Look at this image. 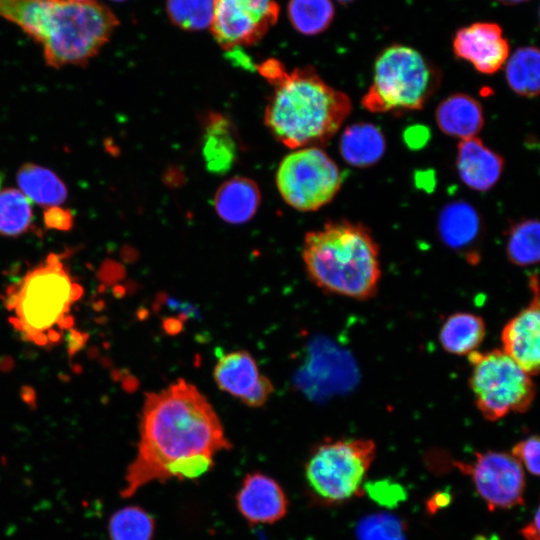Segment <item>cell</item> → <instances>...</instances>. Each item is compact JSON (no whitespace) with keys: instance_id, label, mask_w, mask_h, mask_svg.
Here are the masks:
<instances>
[{"instance_id":"1","label":"cell","mask_w":540,"mask_h":540,"mask_svg":"<svg viewBox=\"0 0 540 540\" xmlns=\"http://www.w3.org/2000/svg\"><path fill=\"white\" fill-rule=\"evenodd\" d=\"M139 428L138 450L125 474L123 497L153 481L198 478L212 468L218 452L231 448L211 404L183 379L146 396Z\"/></svg>"},{"instance_id":"2","label":"cell","mask_w":540,"mask_h":540,"mask_svg":"<svg viewBox=\"0 0 540 540\" xmlns=\"http://www.w3.org/2000/svg\"><path fill=\"white\" fill-rule=\"evenodd\" d=\"M259 71L274 87L265 109V124L287 147L325 144L352 111L350 98L329 86L314 68L287 72L279 61L267 60Z\"/></svg>"},{"instance_id":"3","label":"cell","mask_w":540,"mask_h":540,"mask_svg":"<svg viewBox=\"0 0 540 540\" xmlns=\"http://www.w3.org/2000/svg\"><path fill=\"white\" fill-rule=\"evenodd\" d=\"M0 18L39 43L53 68L85 65L119 25L114 12L95 0H0Z\"/></svg>"},{"instance_id":"4","label":"cell","mask_w":540,"mask_h":540,"mask_svg":"<svg viewBox=\"0 0 540 540\" xmlns=\"http://www.w3.org/2000/svg\"><path fill=\"white\" fill-rule=\"evenodd\" d=\"M302 257L309 278L326 292L366 300L378 290L379 248L360 223L333 221L307 233Z\"/></svg>"},{"instance_id":"5","label":"cell","mask_w":540,"mask_h":540,"mask_svg":"<svg viewBox=\"0 0 540 540\" xmlns=\"http://www.w3.org/2000/svg\"><path fill=\"white\" fill-rule=\"evenodd\" d=\"M83 288L72 278L62 258L50 254L7 291L6 307L21 335L37 345L55 344L73 324V304Z\"/></svg>"},{"instance_id":"6","label":"cell","mask_w":540,"mask_h":540,"mask_svg":"<svg viewBox=\"0 0 540 540\" xmlns=\"http://www.w3.org/2000/svg\"><path fill=\"white\" fill-rule=\"evenodd\" d=\"M440 83L438 69L417 50L392 44L377 56L362 105L373 113L423 108Z\"/></svg>"},{"instance_id":"7","label":"cell","mask_w":540,"mask_h":540,"mask_svg":"<svg viewBox=\"0 0 540 540\" xmlns=\"http://www.w3.org/2000/svg\"><path fill=\"white\" fill-rule=\"evenodd\" d=\"M468 360L469 386L475 405L486 420L494 422L531 407L536 395L532 376L503 350L473 351Z\"/></svg>"},{"instance_id":"8","label":"cell","mask_w":540,"mask_h":540,"mask_svg":"<svg viewBox=\"0 0 540 540\" xmlns=\"http://www.w3.org/2000/svg\"><path fill=\"white\" fill-rule=\"evenodd\" d=\"M376 455L370 439H344L318 446L305 466L312 492L322 501L334 504L359 496L367 471Z\"/></svg>"},{"instance_id":"9","label":"cell","mask_w":540,"mask_h":540,"mask_svg":"<svg viewBox=\"0 0 540 540\" xmlns=\"http://www.w3.org/2000/svg\"><path fill=\"white\" fill-rule=\"evenodd\" d=\"M342 181L336 162L315 146L288 154L276 173L277 188L284 201L303 212L328 204L340 190Z\"/></svg>"},{"instance_id":"10","label":"cell","mask_w":540,"mask_h":540,"mask_svg":"<svg viewBox=\"0 0 540 540\" xmlns=\"http://www.w3.org/2000/svg\"><path fill=\"white\" fill-rule=\"evenodd\" d=\"M456 466L471 476L489 510L508 509L523 504L524 470L511 454L497 451L475 453L473 463H456Z\"/></svg>"},{"instance_id":"11","label":"cell","mask_w":540,"mask_h":540,"mask_svg":"<svg viewBox=\"0 0 540 540\" xmlns=\"http://www.w3.org/2000/svg\"><path fill=\"white\" fill-rule=\"evenodd\" d=\"M275 0H215L212 33L225 50L258 42L278 19Z\"/></svg>"},{"instance_id":"12","label":"cell","mask_w":540,"mask_h":540,"mask_svg":"<svg viewBox=\"0 0 540 540\" xmlns=\"http://www.w3.org/2000/svg\"><path fill=\"white\" fill-rule=\"evenodd\" d=\"M213 378L220 390L253 408L263 406L274 390L254 357L245 350L221 355L214 366Z\"/></svg>"},{"instance_id":"13","label":"cell","mask_w":540,"mask_h":540,"mask_svg":"<svg viewBox=\"0 0 540 540\" xmlns=\"http://www.w3.org/2000/svg\"><path fill=\"white\" fill-rule=\"evenodd\" d=\"M453 52L482 74L491 75L500 70L509 57V43L500 25L476 22L456 31Z\"/></svg>"},{"instance_id":"14","label":"cell","mask_w":540,"mask_h":540,"mask_svg":"<svg viewBox=\"0 0 540 540\" xmlns=\"http://www.w3.org/2000/svg\"><path fill=\"white\" fill-rule=\"evenodd\" d=\"M540 313L538 293L510 319L501 333L503 351L532 377L540 365Z\"/></svg>"},{"instance_id":"15","label":"cell","mask_w":540,"mask_h":540,"mask_svg":"<svg viewBox=\"0 0 540 540\" xmlns=\"http://www.w3.org/2000/svg\"><path fill=\"white\" fill-rule=\"evenodd\" d=\"M236 504L251 524H272L283 518L288 501L281 486L262 473L248 474L237 493Z\"/></svg>"},{"instance_id":"16","label":"cell","mask_w":540,"mask_h":540,"mask_svg":"<svg viewBox=\"0 0 540 540\" xmlns=\"http://www.w3.org/2000/svg\"><path fill=\"white\" fill-rule=\"evenodd\" d=\"M456 167L466 186L476 191H487L500 179L504 160L478 137H473L459 142Z\"/></svg>"},{"instance_id":"17","label":"cell","mask_w":540,"mask_h":540,"mask_svg":"<svg viewBox=\"0 0 540 540\" xmlns=\"http://www.w3.org/2000/svg\"><path fill=\"white\" fill-rule=\"evenodd\" d=\"M435 118L443 133L460 140L476 137L484 125L481 104L464 93L445 98L438 105Z\"/></svg>"},{"instance_id":"18","label":"cell","mask_w":540,"mask_h":540,"mask_svg":"<svg viewBox=\"0 0 540 540\" xmlns=\"http://www.w3.org/2000/svg\"><path fill=\"white\" fill-rule=\"evenodd\" d=\"M260 204V192L254 181L233 177L224 182L214 197V207L219 217L232 224L249 221Z\"/></svg>"},{"instance_id":"19","label":"cell","mask_w":540,"mask_h":540,"mask_svg":"<svg viewBox=\"0 0 540 540\" xmlns=\"http://www.w3.org/2000/svg\"><path fill=\"white\" fill-rule=\"evenodd\" d=\"M339 150L342 158L354 167H369L384 155L386 141L381 130L372 123H354L341 135Z\"/></svg>"},{"instance_id":"20","label":"cell","mask_w":540,"mask_h":540,"mask_svg":"<svg viewBox=\"0 0 540 540\" xmlns=\"http://www.w3.org/2000/svg\"><path fill=\"white\" fill-rule=\"evenodd\" d=\"M486 335V324L482 317L469 312L450 315L439 331V342L448 353L469 355L480 346Z\"/></svg>"},{"instance_id":"21","label":"cell","mask_w":540,"mask_h":540,"mask_svg":"<svg viewBox=\"0 0 540 540\" xmlns=\"http://www.w3.org/2000/svg\"><path fill=\"white\" fill-rule=\"evenodd\" d=\"M19 190L31 203L52 207L61 205L67 198V187L52 170L32 163L24 164L17 172Z\"/></svg>"},{"instance_id":"22","label":"cell","mask_w":540,"mask_h":540,"mask_svg":"<svg viewBox=\"0 0 540 540\" xmlns=\"http://www.w3.org/2000/svg\"><path fill=\"white\" fill-rule=\"evenodd\" d=\"M479 230V215L467 202L449 203L439 214V235L442 241L453 249H462L471 244L478 236Z\"/></svg>"},{"instance_id":"23","label":"cell","mask_w":540,"mask_h":540,"mask_svg":"<svg viewBox=\"0 0 540 540\" xmlns=\"http://www.w3.org/2000/svg\"><path fill=\"white\" fill-rule=\"evenodd\" d=\"M237 146L228 120L210 114L205 126L203 155L210 171L226 172L236 159Z\"/></svg>"},{"instance_id":"24","label":"cell","mask_w":540,"mask_h":540,"mask_svg":"<svg viewBox=\"0 0 540 540\" xmlns=\"http://www.w3.org/2000/svg\"><path fill=\"white\" fill-rule=\"evenodd\" d=\"M508 86L520 96L538 95L540 86V54L533 46L518 48L508 59L505 68Z\"/></svg>"},{"instance_id":"25","label":"cell","mask_w":540,"mask_h":540,"mask_svg":"<svg viewBox=\"0 0 540 540\" xmlns=\"http://www.w3.org/2000/svg\"><path fill=\"white\" fill-rule=\"evenodd\" d=\"M33 222L32 203L19 190H0V235L17 237L25 234Z\"/></svg>"},{"instance_id":"26","label":"cell","mask_w":540,"mask_h":540,"mask_svg":"<svg viewBox=\"0 0 540 540\" xmlns=\"http://www.w3.org/2000/svg\"><path fill=\"white\" fill-rule=\"evenodd\" d=\"M334 13L331 0H290L288 4V15L293 27L309 36L326 30Z\"/></svg>"},{"instance_id":"27","label":"cell","mask_w":540,"mask_h":540,"mask_svg":"<svg viewBox=\"0 0 540 540\" xmlns=\"http://www.w3.org/2000/svg\"><path fill=\"white\" fill-rule=\"evenodd\" d=\"M536 219H525L515 223L508 234L506 252L508 259L520 267L531 266L539 261L540 234Z\"/></svg>"},{"instance_id":"28","label":"cell","mask_w":540,"mask_h":540,"mask_svg":"<svg viewBox=\"0 0 540 540\" xmlns=\"http://www.w3.org/2000/svg\"><path fill=\"white\" fill-rule=\"evenodd\" d=\"M154 519L144 509L128 506L116 511L109 520L111 540H152Z\"/></svg>"},{"instance_id":"29","label":"cell","mask_w":540,"mask_h":540,"mask_svg":"<svg viewBox=\"0 0 540 540\" xmlns=\"http://www.w3.org/2000/svg\"><path fill=\"white\" fill-rule=\"evenodd\" d=\"M215 0H167L170 20L186 30H201L211 26Z\"/></svg>"},{"instance_id":"30","label":"cell","mask_w":540,"mask_h":540,"mask_svg":"<svg viewBox=\"0 0 540 540\" xmlns=\"http://www.w3.org/2000/svg\"><path fill=\"white\" fill-rule=\"evenodd\" d=\"M358 540H406L405 523L389 514H375L359 522Z\"/></svg>"},{"instance_id":"31","label":"cell","mask_w":540,"mask_h":540,"mask_svg":"<svg viewBox=\"0 0 540 540\" xmlns=\"http://www.w3.org/2000/svg\"><path fill=\"white\" fill-rule=\"evenodd\" d=\"M363 491L367 492L372 500L387 507H393L406 498L404 488L390 480L366 483Z\"/></svg>"},{"instance_id":"32","label":"cell","mask_w":540,"mask_h":540,"mask_svg":"<svg viewBox=\"0 0 540 540\" xmlns=\"http://www.w3.org/2000/svg\"><path fill=\"white\" fill-rule=\"evenodd\" d=\"M539 453L540 442L537 435L516 443L511 451V455L534 476H539Z\"/></svg>"},{"instance_id":"33","label":"cell","mask_w":540,"mask_h":540,"mask_svg":"<svg viewBox=\"0 0 540 540\" xmlns=\"http://www.w3.org/2000/svg\"><path fill=\"white\" fill-rule=\"evenodd\" d=\"M43 220L47 228L68 231L73 226L74 217L68 209L58 205L45 208Z\"/></svg>"},{"instance_id":"34","label":"cell","mask_w":540,"mask_h":540,"mask_svg":"<svg viewBox=\"0 0 540 540\" xmlns=\"http://www.w3.org/2000/svg\"><path fill=\"white\" fill-rule=\"evenodd\" d=\"M451 501V495L446 492H438L435 493L428 501H427V509L430 513L434 514L439 509L447 506Z\"/></svg>"},{"instance_id":"35","label":"cell","mask_w":540,"mask_h":540,"mask_svg":"<svg viewBox=\"0 0 540 540\" xmlns=\"http://www.w3.org/2000/svg\"><path fill=\"white\" fill-rule=\"evenodd\" d=\"M526 540H539V509L536 510L533 521L520 530Z\"/></svg>"},{"instance_id":"36","label":"cell","mask_w":540,"mask_h":540,"mask_svg":"<svg viewBox=\"0 0 540 540\" xmlns=\"http://www.w3.org/2000/svg\"><path fill=\"white\" fill-rule=\"evenodd\" d=\"M69 352L72 354L73 352L80 349V347L84 344V334H81L78 331H71L69 333Z\"/></svg>"},{"instance_id":"37","label":"cell","mask_w":540,"mask_h":540,"mask_svg":"<svg viewBox=\"0 0 540 540\" xmlns=\"http://www.w3.org/2000/svg\"><path fill=\"white\" fill-rule=\"evenodd\" d=\"M500 3L504 5H518L524 2H527L528 0H497Z\"/></svg>"},{"instance_id":"38","label":"cell","mask_w":540,"mask_h":540,"mask_svg":"<svg viewBox=\"0 0 540 540\" xmlns=\"http://www.w3.org/2000/svg\"><path fill=\"white\" fill-rule=\"evenodd\" d=\"M336 1H338L341 4H348L350 2H353L354 0H336Z\"/></svg>"},{"instance_id":"39","label":"cell","mask_w":540,"mask_h":540,"mask_svg":"<svg viewBox=\"0 0 540 540\" xmlns=\"http://www.w3.org/2000/svg\"><path fill=\"white\" fill-rule=\"evenodd\" d=\"M67 1H70V2H86V1H90V0H67Z\"/></svg>"},{"instance_id":"40","label":"cell","mask_w":540,"mask_h":540,"mask_svg":"<svg viewBox=\"0 0 540 540\" xmlns=\"http://www.w3.org/2000/svg\"><path fill=\"white\" fill-rule=\"evenodd\" d=\"M1 182H2V177H1V175H0V185H1Z\"/></svg>"},{"instance_id":"41","label":"cell","mask_w":540,"mask_h":540,"mask_svg":"<svg viewBox=\"0 0 540 540\" xmlns=\"http://www.w3.org/2000/svg\"><path fill=\"white\" fill-rule=\"evenodd\" d=\"M114 1H123V0H114Z\"/></svg>"}]
</instances>
